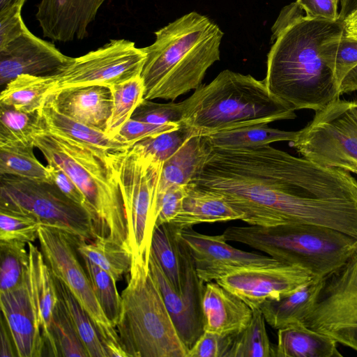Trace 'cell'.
<instances>
[{
  "mask_svg": "<svg viewBox=\"0 0 357 357\" xmlns=\"http://www.w3.org/2000/svg\"><path fill=\"white\" fill-rule=\"evenodd\" d=\"M211 145L207 136L193 135L163 162L158 190L172 185H184L192 178L209 153Z\"/></svg>",
  "mask_w": 357,
  "mask_h": 357,
  "instance_id": "cell-27",
  "label": "cell"
},
{
  "mask_svg": "<svg viewBox=\"0 0 357 357\" xmlns=\"http://www.w3.org/2000/svg\"><path fill=\"white\" fill-rule=\"evenodd\" d=\"M243 218L221 194L189 183L185 185L181 209L169 224L179 231L201 223L242 220Z\"/></svg>",
  "mask_w": 357,
  "mask_h": 357,
  "instance_id": "cell-23",
  "label": "cell"
},
{
  "mask_svg": "<svg viewBox=\"0 0 357 357\" xmlns=\"http://www.w3.org/2000/svg\"><path fill=\"white\" fill-rule=\"evenodd\" d=\"M41 225L32 214L0 204V241L33 243L38 238Z\"/></svg>",
  "mask_w": 357,
  "mask_h": 357,
  "instance_id": "cell-38",
  "label": "cell"
},
{
  "mask_svg": "<svg viewBox=\"0 0 357 357\" xmlns=\"http://www.w3.org/2000/svg\"><path fill=\"white\" fill-rule=\"evenodd\" d=\"M185 195V185H172L158 191L155 227L169 223L180 212Z\"/></svg>",
  "mask_w": 357,
  "mask_h": 357,
  "instance_id": "cell-45",
  "label": "cell"
},
{
  "mask_svg": "<svg viewBox=\"0 0 357 357\" xmlns=\"http://www.w3.org/2000/svg\"><path fill=\"white\" fill-rule=\"evenodd\" d=\"M232 337L204 331L189 349L187 357H226Z\"/></svg>",
  "mask_w": 357,
  "mask_h": 357,
  "instance_id": "cell-46",
  "label": "cell"
},
{
  "mask_svg": "<svg viewBox=\"0 0 357 357\" xmlns=\"http://www.w3.org/2000/svg\"><path fill=\"white\" fill-rule=\"evenodd\" d=\"M144 47L140 74L144 100H174L201 86L207 69L220 60L223 32L207 17L188 13L155 32Z\"/></svg>",
  "mask_w": 357,
  "mask_h": 357,
  "instance_id": "cell-3",
  "label": "cell"
},
{
  "mask_svg": "<svg viewBox=\"0 0 357 357\" xmlns=\"http://www.w3.org/2000/svg\"><path fill=\"white\" fill-rule=\"evenodd\" d=\"M33 144L0 145V175L52 182L49 170L33 154Z\"/></svg>",
  "mask_w": 357,
  "mask_h": 357,
  "instance_id": "cell-33",
  "label": "cell"
},
{
  "mask_svg": "<svg viewBox=\"0 0 357 357\" xmlns=\"http://www.w3.org/2000/svg\"><path fill=\"white\" fill-rule=\"evenodd\" d=\"M52 329L59 356L89 357L59 295L53 312Z\"/></svg>",
  "mask_w": 357,
  "mask_h": 357,
  "instance_id": "cell-40",
  "label": "cell"
},
{
  "mask_svg": "<svg viewBox=\"0 0 357 357\" xmlns=\"http://www.w3.org/2000/svg\"><path fill=\"white\" fill-rule=\"evenodd\" d=\"M181 125L176 123L153 124L130 119L123 124L114 139L132 146L145 138L178 129Z\"/></svg>",
  "mask_w": 357,
  "mask_h": 357,
  "instance_id": "cell-44",
  "label": "cell"
},
{
  "mask_svg": "<svg viewBox=\"0 0 357 357\" xmlns=\"http://www.w3.org/2000/svg\"><path fill=\"white\" fill-rule=\"evenodd\" d=\"M151 252L175 290L181 291L185 280L189 251L178 231L169 223L155 227Z\"/></svg>",
  "mask_w": 357,
  "mask_h": 357,
  "instance_id": "cell-26",
  "label": "cell"
},
{
  "mask_svg": "<svg viewBox=\"0 0 357 357\" xmlns=\"http://www.w3.org/2000/svg\"><path fill=\"white\" fill-rule=\"evenodd\" d=\"M0 204L29 213L42 225L61 229L79 241L89 242L99 236L89 213L53 182L0 175Z\"/></svg>",
  "mask_w": 357,
  "mask_h": 357,
  "instance_id": "cell-10",
  "label": "cell"
},
{
  "mask_svg": "<svg viewBox=\"0 0 357 357\" xmlns=\"http://www.w3.org/2000/svg\"><path fill=\"white\" fill-rule=\"evenodd\" d=\"M337 2H339V0H336Z\"/></svg>",
  "mask_w": 357,
  "mask_h": 357,
  "instance_id": "cell-55",
  "label": "cell"
},
{
  "mask_svg": "<svg viewBox=\"0 0 357 357\" xmlns=\"http://www.w3.org/2000/svg\"><path fill=\"white\" fill-rule=\"evenodd\" d=\"M28 250L29 258L25 283L37 325L44 340L47 355L59 357L52 329L53 312L59 300L54 278L41 250L33 243H28Z\"/></svg>",
  "mask_w": 357,
  "mask_h": 357,
  "instance_id": "cell-19",
  "label": "cell"
},
{
  "mask_svg": "<svg viewBox=\"0 0 357 357\" xmlns=\"http://www.w3.org/2000/svg\"><path fill=\"white\" fill-rule=\"evenodd\" d=\"M130 119L153 124H182V103H158L144 99L136 107Z\"/></svg>",
  "mask_w": 357,
  "mask_h": 357,
  "instance_id": "cell-43",
  "label": "cell"
},
{
  "mask_svg": "<svg viewBox=\"0 0 357 357\" xmlns=\"http://www.w3.org/2000/svg\"><path fill=\"white\" fill-rule=\"evenodd\" d=\"M106 0H40L36 17L43 37L69 42L88 36V26Z\"/></svg>",
  "mask_w": 357,
  "mask_h": 357,
  "instance_id": "cell-18",
  "label": "cell"
},
{
  "mask_svg": "<svg viewBox=\"0 0 357 357\" xmlns=\"http://www.w3.org/2000/svg\"><path fill=\"white\" fill-rule=\"evenodd\" d=\"M54 278L58 294L66 306L89 357H107L105 346L88 313L64 282L55 276Z\"/></svg>",
  "mask_w": 357,
  "mask_h": 357,
  "instance_id": "cell-34",
  "label": "cell"
},
{
  "mask_svg": "<svg viewBox=\"0 0 357 357\" xmlns=\"http://www.w3.org/2000/svg\"><path fill=\"white\" fill-rule=\"evenodd\" d=\"M146 55L143 48L125 39H114L71 61L52 77L54 91L86 85H113L140 75Z\"/></svg>",
  "mask_w": 357,
  "mask_h": 357,
  "instance_id": "cell-13",
  "label": "cell"
},
{
  "mask_svg": "<svg viewBox=\"0 0 357 357\" xmlns=\"http://www.w3.org/2000/svg\"><path fill=\"white\" fill-rule=\"evenodd\" d=\"M357 91V65L344 77L339 86L340 95Z\"/></svg>",
  "mask_w": 357,
  "mask_h": 357,
  "instance_id": "cell-51",
  "label": "cell"
},
{
  "mask_svg": "<svg viewBox=\"0 0 357 357\" xmlns=\"http://www.w3.org/2000/svg\"><path fill=\"white\" fill-rule=\"evenodd\" d=\"M0 111V145L33 144L42 122L39 112L26 113L2 104Z\"/></svg>",
  "mask_w": 357,
  "mask_h": 357,
  "instance_id": "cell-36",
  "label": "cell"
},
{
  "mask_svg": "<svg viewBox=\"0 0 357 357\" xmlns=\"http://www.w3.org/2000/svg\"><path fill=\"white\" fill-rule=\"evenodd\" d=\"M327 55L340 86L347 73L357 65V40L348 38L343 33L337 36L328 41Z\"/></svg>",
  "mask_w": 357,
  "mask_h": 357,
  "instance_id": "cell-42",
  "label": "cell"
},
{
  "mask_svg": "<svg viewBox=\"0 0 357 357\" xmlns=\"http://www.w3.org/2000/svg\"><path fill=\"white\" fill-rule=\"evenodd\" d=\"M299 131H286L264 126H254L211 134V145L222 149H236L269 144L280 141L294 142Z\"/></svg>",
  "mask_w": 357,
  "mask_h": 357,
  "instance_id": "cell-31",
  "label": "cell"
},
{
  "mask_svg": "<svg viewBox=\"0 0 357 357\" xmlns=\"http://www.w3.org/2000/svg\"><path fill=\"white\" fill-rule=\"evenodd\" d=\"M193 135L192 130L182 123L178 129L145 138L132 146L143 154L164 162Z\"/></svg>",
  "mask_w": 357,
  "mask_h": 357,
  "instance_id": "cell-41",
  "label": "cell"
},
{
  "mask_svg": "<svg viewBox=\"0 0 357 357\" xmlns=\"http://www.w3.org/2000/svg\"><path fill=\"white\" fill-rule=\"evenodd\" d=\"M279 261L299 265L314 278H324L357 254V238L317 225L293 223L273 227L231 226L222 233Z\"/></svg>",
  "mask_w": 357,
  "mask_h": 357,
  "instance_id": "cell-6",
  "label": "cell"
},
{
  "mask_svg": "<svg viewBox=\"0 0 357 357\" xmlns=\"http://www.w3.org/2000/svg\"><path fill=\"white\" fill-rule=\"evenodd\" d=\"M113 108L105 134L114 138L144 100V85L140 75L110 86Z\"/></svg>",
  "mask_w": 357,
  "mask_h": 357,
  "instance_id": "cell-35",
  "label": "cell"
},
{
  "mask_svg": "<svg viewBox=\"0 0 357 357\" xmlns=\"http://www.w3.org/2000/svg\"><path fill=\"white\" fill-rule=\"evenodd\" d=\"M39 114L48 128L61 132L73 139L112 151L130 146L122 144L105 132L91 128L56 111L47 102Z\"/></svg>",
  "mask_w": 357,
  "mask_h": 357,
  "instance_id": "cell-30",
  "label": "cell"
},
{
  "mask_svg": "<svg viewBox=\"0 0 357 357\" xmlns=\"http://www.w3.org/2000/svg\"><path fill=\"white\" fill-rule=\"evenodd\" d=\"M46 102L62 114L105 132L113 108L110 86L86 85L52 92Z\"/></svg>",
  "mask_w": 357,
  "mask_h": 357,
  "instance_id": "cell-20",
  "label": "cell"
},
{
  "mask_svg": "<svg viewBox=\"0 0 357 357\" xmlns=\"http://www.w3.org/2000/svg\"><path fill=\"white\" fill-rule=\"evenodd\" d=\"M313 278L309 271L299 265L280 262L237 270L215 282L253 310L268 300L280 299L294 292Z\"/></svg>",
  "mask_w": 357,
  "mask_h": 357,
  "instance_id": "cell-14",
  "label": "cell"
},
{
  "mask_svg": "<svg viewBox=\"0 0 357 357\" xmlns=\"http://www.w3.org/2000/svg\"><path fill=\"white\" fill-rule=\"evenodd\" d=\"M298 131L291 144L303 157L357 174V100L332 101Z\"/></svg>",
  "mask_w": 357,
  "mask_h": 357,
  "instance_id": "cell-9",
  "label": "cell"
},
{
  "mask_svg": "<svg viewBox=\"0 0 357 357\" xmlns=\"http://www.w3.org/2000/svg\"><path fill=\"white\" fill-rule=\"evenodd\" d=\"M121 296L116 328L128 356L187 357L188 349L178 335L149 263L132 259Z\"/></svg>",
  "mask_w": 357,
  "mask_h": 357,
  "instance_id": "cell-7",
  "label": "cell"
},
{
  "mask_svg": "<svg viewBox=\"0 0 357 357\" xmlns=\"http://www.w3.org/2000/svg\"><path fill=\"white\" fill-rule=\"evenodd\" d=\"M0 307L18 357H41L45 344L24 282L15 289L0 292Z\"/></svg>",
  "mask_w": 357,
  "mask_h": 357,
  "instance_id": "cell-21",
  "label": "cell"
},
{
  "mask_svg": "<svg viewBox=\"0 0 357 357\" xmlns=\"http://www.w3.org/2000/svg\"><path fill=\"white\" fill-rule=\"evenodd\" d=\"M76 244L77 252L82 257L107 272L116 282L123 275L130 273L132 263L131 251L106 236H98L95 240L89 242L77 239Z\"/></svg>",
  "mask_w": 357,
  "mask_h": 357,
  "instance_id": "cell-29",
  "label": "cell"
},
{
  "mask_svg": "<svg viewBox=\"0 0 357 357\" xmlns=\"http://www.w3.org/2000/svg\"><path fill=\"white\" fill-rule=\"evenodd\" d=\"M21 12L22 8H15L0 13V49L29 30L24 23Z\"/></svg>",
  "mask_w": 357,
  "mask_h": 357,
  "instance_id": "cell-47",
  "label": "cell"
},
{
  "mask_svg": "<svg viewBox=\"0 0 357 357\" xmlns=\"http://www.w3.org/2000/svg\"><path fill=\"white\" fill-rule=\"evenodd\" d=\"M323 278H313L294 292L268 300L259 307L266 322L275 329L302 322L315 303Z\"/></svg>",
  "mask_w": 357,
  "mask_h": 357,
  "instance_id": "cell-25",
  "label": "cell"
},
{
  "mask_svg": "<svg viewBox=\"0 0 357 357\" xmlns=\"http://www.w3.org/2000/svg\"><path fill=\"white\" fill-rule=\"evenodd\" d=\"M337 342L299 322L278 331L275 357H339Z\"/></svg>",
  "mask_w": 357,
  "mask_h": 357,
  "instance_id": "cell-24",
  "label": "cell"
},
{
  "mask_svg": "<svg viewBox=\"0 0 357 357\" xmlns=\"http://www.w3.org/2000/svg\"><path fill=\"white\" fill-rule=\"evenodd\" d=\"M1 91L0 104L26 113L39 112L54 91L52 76L21 75L9 82Z\"/></svg>",
  "mask_w": 357,
  "mask_h": 357,
  "instance_id": "cell-28",
  "label": "cell"
},
{
  "mask_svg": "<svg viewBox=\"0 0 357 357\" xmlns=\"http://www.w3.org/2000/svg\"><path fill=\"white\" fill-rule=\"evenodd\" d=\"M264 79L268 91L295 112L320 110L340 98L327 43L343 33L342 22L312 19L294 2L281 12Z\"/></svg>",
  "mask_w": 357,
  "mask_h": 357,
  "instance_id": "cell-2",
  "label": "cell"
},
{
  "mask_svg": "<svg viewBox=\"0 0 357 357\" xmlns=\"http://www.w3.org/2000/svg\"><path fill=\"white\" fill-rule=\"evenodd\" d=\"M226 357H275V346L270 342L259 307L252 310L248 325L233 336Z\"/></svg>",
  "mask_w": 357,
  "mask_h": 357,
  "instance_id": "cell-32",
  "label": "cell"
},
{
  "mask_svg": "<svg viewBox=\"0 0 357 357\" xmlns=\"http://www.w3.org/2000/svg\"><path fill=\"white\" fill-rule=\"evenodd\" d=\"M149 270L178 335L189 350L204 332L202 299L205 282L198 276L190 252L185 280L181 291H176L173 287L151 252Z\"/></svg>",
  "mask_w": 357,
  "mask_h": 357,
  "instance_id": "cell-15",
  "label": "cell"
},
{
  "mask_svg": "<svg viewBox=\"0 0 357 357\" xmlns=\"http://www.w3.org/2000/svg\"><path fill=\"white\" fill-rule=\"evenodd\" d=\"M26 0H0V13H3L15 8H22Z\"/></svg>",
  "mask_w": 357,
  "mask_h": 357,
  "instance_id": "cell-54",
  "label": "cell"
},
{
  "mask_svg": "<svg viewBox=\"0 0 357 357\" xmlns=\"http://www.w3.org/2000/svg\"><path fill=\"white\" fill-rule=\"evenodd\" d=\"M38 239L52 274L64 282L88 313L104 346L110 343L121 346L116 327L105 314L87 272L78 260L77 238L61 229L41 225Z\"/></svg>",
  "mask_w": 357,
  "mask_h": 357,
  "instance_id": "cell-12",
  "label": "cell"
},
{
  "mask_svg": "<svg viewBox=\"0 0 357 357\" xmlns=\"http://www.w3.org/2000/svg\"><path fill=\"white\" fill-rule=\"evenodd\" d=\"M0 322V357L17 356L11 334L2 314Z\"/></svg>",
  "mask_w": 357,
  "mask_h": 357,
  "instance_id": "cell-50",
  "label": "cell"
},
{
  "mask_svg": "<svg viewBox=\"0 0 357 357\" xmlns=\"http://www.w3.org/2000/svg\"><path fill=\"white\" fill-rule=\"evenodd\" d=\"M33 141L47 164L60 167L84 194L98 234L130 250L123 196L112 161L113 151L52 130L43 119Z\"/></svg>",
  "mask_w": 357,
  "mask_h": 357,
  "instance_id": "cell-4",
  "label": "cell"
},
{
  "mask_svg": "<svg viewBox=\"0 0 357 357\" xmlns=\"http://www.w3.org/2000/svg\"><path fill=\"white\" fill-rule=\"evenodd\" d=\"M190 183L224 196L250 225L301 223L348 235L357 229V181L264 144L211 146Z\"/></svg>",
  "mask_w": 357,
  "mask_h": 357,
  "instance_id": "cell-1",
  "label": "cell"
},
{
  "mask_svg": "<svg viewBox=\"0 0 357 357\" xmlns=\"http://www.w3.org/2000/svg\"><path fill=\"white\" fill-rule=\"evenodd\" d=\"M342 22L344 36L357 40V10Z\"/></svg>",
  "mask_w": 357,
  "mask_h": 357,
  "instance_id": "cell-52",
  "label": "cell"
},
{
  "mask_svg": "<svg viewBox=\"0 0 357 357\" xmlns=\"http://www.w3.org/2000/svg\"><path fill=\"white\" fill-rule=\"evenodd\" d=\"M178 235L191 255L198 276L205 283L237 270L281 262L270 256L236 248L227 243L223 234L207 235L188 227L178 231Z\"/></svg>",
  "mask_w": 357,
  "mask_h": 357,
  "instance_id": "cell-16",
  "label": "cell"
},
{
  "mask_svg": "<svg viewBox=\"0 0 357 357\" xmlns=\"http://www.w3.org/2000/svg\"><path fill=\"white\" fill-rule=\"evenodd\" d=\"M296 3L312 19L328 21L339 20L336 0H296Z\"/></svg>",
  "mask_w": 357,
  "mask_h": 357,
  "instance_id": "cell-49",
  "label": "cell"
},
{
  "mask_svg": "<svg viewBox=\"0 0 357 357\" xmlns=\"http://www.w3.org/2000/svg\"><path fill=\"white\" fill-rule=\"evenodd\" d=\"M339 1L340 2L339 21L342 22L357 10V0H339Z\"/></svg>",
  "mask_w": 357,
  "mask_h": 357,
  "instance_id": "cell-53",
  "label": "cell"
},
{
  "mask_svg": "<svg viewBox=\"0 0 357 357\" xmlns=\"http://www.w3.org/2000/svg\"><path fill=\"white\" fill-rule=\"evenodd\" d=\"M182 123L195 135L264 126L296 118L268 89L264 80L225 70L181 102Z\"/></svg>",
  "mask_w": 357,
  "mask_h": 357,
  "instance_id": "cell-5",
  "label": "cell"
},
{
  "mask_svg": "<svg viewBox=\"0 0 357 357\" xmlns=\"http://www.w3.org/2000/svg\"><path fill=\"white\" fill-rule=\"evenodd\" d=\"M301 323L357 351V254L323 278L316 302Z\"/></svg>",
  "mask_w": 357,
  "mask_h": 357,
  "instance_id": "cell-11",
  "label": "cell"
},
{
  "mask_svg": "<svg viewBox=\"0 0 357 357\" xmlns=\"http://www.w3.org/2000/svg\"><path fill=\"white\" fill-rule=\"evenodd\" d=\"M72 59L28 30L0 49V85L6 86L21 75H54Z\"/></svg>",
  "mask_w": 357,
  "mask_h": 357,
  "instance_id": "cell-17",
  "label": "cell"
},
{
  "mask_svg": "<svg viewBox=\"0 0 357 357\" xmlns=\"http://www.w3.org/2000/svg\"><path fill=\"white\" fill-rule=\"evenodd\" d=\"M26 244L0 241V292L12 290L24 282L29 258Z\"/></svg>",
  "mask_w": 357,
  "mask_h": 357,
  "instance_id": "cell-37",
  "label": "cell"
},
{
  "mask_svg": "<svg viewBox=\"0 0 357 357\" xmlns=\"http://www.w3.org/2000/svg\"><path fill=\"white\" fill-rule=\"evenodd\" d=\"M82 259L94 293L105 314L116 327L121 304L116 282L107 272L91 261L84 257Z\"/></svg>",
  "mask_w": 357,
  "mask_h": 357,
  "instance_id": "cell-39",
  "label": "cell"
},
{
  "mask_svg": "<svg viewBox=\"0 0 357 357\" xmlns=\"http://www.w3.org/2000/svg\"><path fill=\"white\" fill-rule=\"evenodd\" d=\"M111 157L123 196L132 259L149 263L163 162L133 146L113 151Z\"/></svg>",
  "mask_w": 357,
  "mask_h": 357,
  "instance_id": "cell-8",
  "label": "cell"
},
{
  "mask_svg": "<svg viewBox=\"0 0 357 357\" xmlns=\"http://www.w3.org/2000/svg\"><path fill=\"white\" fill-rule=\"evenodd\" d=\"M204 331L221 336H234L252 317V308L217 282L205 283L202 299Z\"/></svg>",
  "mask_w": 357,
  "mask_h": 357,
  "instance_id": "cell-22",
  "label": "cell"
},
{
  "mask_svg": "<svg viewBox=\"0 0 357 357\" xmlns=\"http://www.w3.org/2000/svg\"><path fill=\"white\" fill-rule=\"evenodd\" d=\"M47 167L52 182L59 190L69 199L82 206L89 213V208L85 196L66 173L54 165L48 164Z\"/></svg>",
  "mask_w": 357,
  "mask_h": 357,
  "instance_id": "cell-48",
  "label": "cell"
}]
</instances>
